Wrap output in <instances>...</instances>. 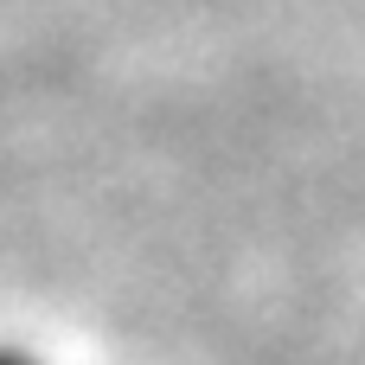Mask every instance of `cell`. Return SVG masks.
I'll return each instance as SVG.
<instances>
[{"label": "cell", "instance_id": "cell-1", "mask_svg": "<svg viewBox=\"0 0 365 365\" xmlns=\"http://www.w3.org/2000/svg\"><path fill=\"white\" fill-rule=\"evenodd\" d=\"M0 365H51V359H38V353H26V346H0Z\"/></svg>", "mask_w": 365, "mask_h": 365}]
</instances>
